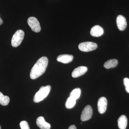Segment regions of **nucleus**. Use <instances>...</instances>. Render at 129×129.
Instances as JSON below:
<instances>
[{"label": "nucleus", "mask_w": 129, "mask_h": 129, "mask_svg": "<svg viewBox=\"0 0 129 129\" xmlns=\"http://www.w3.org/2000/svg\"><path fill=\"white\" fill-rule=\"evenodd\" d=\"M48 62V58L45 56L42 57L37 60L30 71V78L36 79L44 74L46 70Z\"/></svg>", "instance_id": "nucleus-1"}, {"label": "nucleus", "mask_w": 129, "mask_h": 129, "mask_svg": "<svg viewBox=\"0 0 129 129\" xmlns=\"http://www.w3.org/2000/svg\"><path fill=\"white\" fill-rule=\"evenodd\" d=\"M51 89V86L49 85L41 86L39 90L36 93L34 97V102L36 103H38L43 101L48 96Z\"/></svg>", "instance_id": "nucleus-2"}, {"label": "nucleus", "mask_w": 129, "mask_h": 129, "mask_svg": "<svg viewBox=\"0 0 129 129\" xmlns=\"http://www.w3.org/2000/svg\"><path fill=\"white\" fill-rule=\"evenodd\" d=\"M24 33L23 30L19 29L17 30L12 38L11 44L14 47L18 46L22 43L24 37Z\"/></svg>", "instance_id": "nucleus-3"}, {"label": "nucleus", "mask_w": 129, "mask_h": 129, "mask_svg": "<svg viewBox=\"0 0 129 129\" xmlns=\"http://www.w3.org/2000/svg\"><path fill=\"white\" fill-rule=\"evenodd\" d=\"M97 47V45L94 42H85L80 43L78 47L80 51L87 52L95 50Z\"/></svg>", "instance_id": "nucleus-4"}, {"label": "nucleus", "mask_w": 129, "mask_h": 129, "mask_svg": "<svg viewBox=\"0 0 129 129\" xmlns=\"http://www.w3.org/2000/svg\"><path fill=\"white\" fill-rule=\"evenodd\" d=\"M28 24L32 30L35 32H39L41 30L39 22L37 19L35 17H30L27 20Z\"/></svg>", "instance_id": "nucleus-5"}, {"label": "nucleus", "mask_w": 129, "mask_h": 129, "mask_svg": "<svg viewBox=\"0 0 129 129\" xmlns=\"http://www.w3.org/2000/svg\"><path fill=\"white\" fill-rule=\"evenodd\" d=\"M92 110L90 105H87L83 109L81 116V120L83 122L89 120L92 117Z\"/></svg>", "instance_id": "nucleus-6"}, {"label": "nucleus", "mask_w": 129, "mask_h": 129, "mask_svg": "<svg viewBox=\"0 0 129 129\" xmlns=\"http://www.w3.org/2000/svg\"><path fill=\"white\" fill-rule=\"evenodd\" d=\"M107 103V99L104 97H102L99 98L98 102V112L102 114L106 112Z\"/></svg>", "instance_id": "nucleus-7"}, {"label": "nucleus", "mask_w": 129, "mask_h": 129, "mask_svg": "<svg viewBox=\"0 0 129 129\" xmlns=\"http://www.w3.org/2000/svg\"><path fill=\"white\" fill-rule=\"evenodd\" d=\"M117 26L119 30L123 31L127 27V22L125 17L122 15H119L116 19Z\"/></svg>", "instance_id": "nucleus-8"}, {"label": "nucleus", "mask_w": 129, "mask_h": 129, "mask_svg": "<svg viewBox=\"0 0 129 129\" xmlns=\"http://www.w3.org/2000/svg\"><path fill=\"white\" fill-rule=\"evenodd\" d=\"M88 71V68L86 67L80 66L74 69L72 73L73 78H76L82 76Z\"/></svg>", "instance_id": "nucleus-9"}, {"label": "nucleus", "mask_w": 129, "mask_h": 129, "mask_svg": "<svg viewBox=\"0 0 129 129\" xmlns=\"http://www.w3.org/2000/svg\"><path fill=\"white\" fill-rule=\"evenodd\" d=\"M90 33L94 37H100L104 34V29L100 25H94L91 28Z\"/></svg>", "instance_id": "nucleus-10"}, {"label": "nucleus", "mask_w": 129, "mask_h": 129, "mask_svg": "<svg viewBox=\"0 0 129 129\" xmlns=\"http://www.w3.org/2000/svg\"><path fill=\"white\" fill-rule=\"evenodd\" d=\"M36 124L41 129H50L51 128V125L46 122L44 117L42 116L37 118Z\"/></svg>", "instance_id": "nucleus-11"}, {"label": "nucleus", "mask_w": 129, "mask_h": 129, "mask_svg": "<svg viewBox=\"0 0 129 129\" xmlns=\"http://www.w3.org/2000/svg\"><path fill=\"white\" fill-rule=\"evenodd\" d=\"M73 56L68 54H63L58 56L57 58L58 61L64 63H68L71 62L73 59Z\"/></svg>", "instance_id": "nucleus-12"}, {"label": "nucleus", "mask_w": 129, "mask_h": 129, "mask_svg": "<svg viewBox=\"0 0 129 129\" xmlns=\"http://www.w3.org/2000/svg\"><path fill=\"white\" fill-rule=\"evenodd\" d=\"M118 126L120 129H125L127 128L128 120L124 115H121L118 120Z\"/></svg>", "instance_id": "nucleus-13"}, {"label": "nucleus", "mask_w": 129, "mask_h": 129, "mask_svg": "<svg viewBox=\"0 0 129 129\" xmlns=\"http://www.w3.org/2000/svg\"><path fill=\"white\" fill-rule=\"evenodd\" d=\"M118 64V60L117 59H111L108 60L104 63V67L107 69H109L112 68H115L117 65Z\"/></svg>", "instance_id": "nucleus-14"}, {"label": "nucleus", "mask_w": 129, "mask_h": 129, "mask_svg": "<svg viewBox=\"0 0 129 129\" xmlns=\"http://www.w3.org/2000/svg\"><path fill=\"white\" fill-rule=\"evenodd\" d=\"M76 103V100L72 97L70 96L67 99L65 103V107L67 109H71L73 108Z\"/></svg>", "instance_id": "nucleus-15"}, {"label": "nucleus", "mask_w": 129, "mask_h": 129, "mask_svg": "<svg viewBox=\"0 0 129 129\" xmlns=\"http://www.w3.org/2000/svg\"><path fill=\"white\" fill-rule=\"evenodd\" d=\"M10 102V98L7 96L4 95L0 92V104L3 106H7Z\"/></svg>", "instance_id": "nucleus-16"}, {"label": "nucleus", "mask_w": 129, "mask_h": 129, "mask_svg": "<svg viewBox=\"0 0 129 129\" xmlns=\"http://www.w3.org/2000/svg\"><path fill=\"white\" fill-rule=\"evenodd\" d=\"M81 90L80 88H77L73 90L70 94V96L72 97L75 100L78 99L80 97Z\"/></svg>", "instance_id": "nucleus-17"}, {"label": "nucleus", "mask_w": 129, "mask_h": 129, "mask_svg": "<svg viewBox=\"0 0 129 129\" xmlns=\"http://www.w3.org/2000/svg\"><path fill=\"white\" fill-rule=\"evenodd\" d=\"M19 125L21 129H30L28 122L25 120L21 121Z\"/></svg>", "instance_id": "nucleus-18"}, {"label": "nucleus", "mask_w": 129, "mask_h": 129, "mask_svg": "<svg viewBox=\"0 0 129 129\" xmlns=\"http://www.w3.org/2000/svg\"><path fill=\"white\" fill-rule=\"evenodd\" d=\"M123 82L126 91L129 93V79L125 78L124 79Z\"/></svg>", "instance_id": "nucleus-19"}, {"label": "nucleus", "mask_w": 129, "mask_h": 129, "mask_svg": "<svg viewBox=\"0 0 129 129\" xmlns=\"http://www.w3.org/2000/svg\"><path fill=\"white\" fill-rule=\"evenodd\" d=\"M68 129H76V127L74 125H72L70 126Z\"/></svg>", "instance_id": "nucleus-20"}, {"label": "nucleus", "mask_w": 129, "mask_h": 129, "mask_svg": "<svg viewBox=\"0 0 129 129\" xmlns=\"http://www.w3.org/2000/svg\"><path fill=\"white\" fill-rule=\"evenodd\" d=\"M3 23V21L1 18V17H0V25H2Z\"/></svg>", "instance_id": "nucleus-21"}, {"label": "nucleus", "mask_w": 129, "mask_h": 129, "mask_svg": "<svg viewBox=\"0 0 129 129\" xmlns=\"http://www.w3.org/2000/svg\"><path fill=\"white\" fill-rule=\"evenodd\" d=\"M0 129H1V125H0Z\"/></svg>", "instance_id": "nucleus-22"}]
</instances>
